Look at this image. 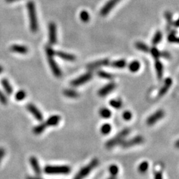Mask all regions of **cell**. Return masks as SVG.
<instances>
[{
    "label": "cell",
    "instance_id": "cell-1",
    "mask_svg": "<svg viewBox=\"0 0 179 179\" xmlns=\"http://www.w3.org/2000/svg\"><path fill=\"white\" fill-rule=\"evenodd\" d=\"M27 8L28 16H29L30 29L33 33H37L39 30V23L35 3L33 1H29L27 3Z\"/></svg>",
    "mask_w": 179,
    "mask_h": 179
},
{
    "label": "cell",
    "instance_id": "cell-2",
    "mask_svg": "<svg viewBox=\"0 0 179 179\" xmlns=\"http://www.w3.org/2000/svg\"><path fill=\"white\" fill-rule=\"evenodd\" d=\"M71 168L67 165H47L44 168V172L47 175H68Z\"/></svg>",
    "mask_w": 179,
    "mask_h": 179
},
{
    "label": "cell",
    "instance_id": "cell-3",
    "mask_svg": "<svg viewBox=\"0 0 179 179\" xmlns=\"http://www.w3.org/2000/svg\"><path fill=\"white\" fill-rule=\"evenodd\" d=\"M130 133V129L128 128H126L122 130L121 132L118 134H117L114 138L108 140L106 143V147L107 149H111L114 147L115 146L120 145L122 141L124 140V139L128 136Z\"/></svg>",
    "mask_w": 179,
    "mask_h": 179
},
{
    "label": "cell",
    "instance_id": "cell-4",
    "mask_svg": "<svg viewBox=\"0 0 179 179\" xmlns=\"http://www.w3.org/2000/svg\"><path fill=\"white\" fill-rule=\"evenodd\" d=\"M98 163L99 161L97 159H93L86 166L82 168L73 179H84L90 173L93 169L95 168L98 165Z\"/></svg>",
    "mask_w": 179,
    "mask_h": 179
},
{
    "label": "cell",
    "instance_id": "cell-5",
    "mask_svg": "<svg viewBox=\"0 0 179 179\" xmlns=\"http://www.w3.org/2000/svg\"><path fill=\"white\" fill-rule=\"evenodd\" d=\"M92 72H87L86 74H84L82 76H81L80 77L74 79V81H72L70 83V84L72 86H81L82 84H86L87 82H88L89 81H90V80L92 78Z\"/></svg>",
    "mask_w": 179,
    "mask_h": 179
},
{
    "label": "cell",
    "instance_id": "cell-6",
    "mask_svg": "<svg viewBox=\"0 0 179 179\" xmlns=\"http://www.w3.org/2000/svg\"><path fill=\"white\" fill-rule=\"evenodd\" d=\"M143 141H144V139L143 137L141 135H138L129 140H127V141L124 140L120 145H121V146L124 148H129V147H133V146L135 145L142 143L143 142Z\"/></svg>",
    "mask_w": 179,
    "mask_h": 179
},
{
    "label": "cell",
    "instance_id": "cell-7",
    "mask_svg": "<svg viewBox=\"0 0 179 179\" xmlns=\"http://www.w3.org/2000/svg\"><path fill=\"white\" fill-rule=\"evenodd\" d=\"M47 59H48L49 64L53 74L56 78H60L61 76H62V72H61V70L59 67L57 63L55 62L54 56H47Z\"/></svg>",
    "mask_w": 179,
    "mask_h": 179
},
{
    "label": "cell",
    "instance_id": "cell-8",
    "mask_svg": "<svg viewBox=\"0 0 179 179\" xmlns=\"http://www.w3.org/2000/svg\"><path fill=\"white\" fill-rule=\"evenodd\" d=\"M49 43L53 45L56 43L57 41V36H56V27L55 23L51 22L49 25Z\"/></svg>",
    "mask_w": 179,
    "mask_h": 179
},
{
    "label": "cell",
    "instance_id": "cell-9",
    "mask_svg": "<svg viewBox=\"0 0 179 179\" xmlns=\"http://www.w3.org/2000/svg\"><path fill=\"white\" fill-rule=\"evenodd\" d=\"M164 116V112L162 110H159L155 111L154 114L151 115L147 120V124L149 125H153L156 122L162 119Z\"/></svg>",
    "mask_w": 179,
    "mask_h": 179
},
{
    "label": "cell",
    "instance_id": "cell-10",
    "mask_svg": "<svg viewBox=\"0 0 179 179\" xmlns=\"http://www.w3.org/2000/svg\"><path fill=\"white\" fill-rule=\"evenodd\" d=\"M27 110L29 111L31 114L34 116L35 118L39 121H41L43 120V116L40 110L33 103H28L27 105Z\"/></svg>",
    "mask_w": 179,
    "mask_h": 179
},
{
    "label": "cell",
    "instance_id": "cell-11",
    "mask_svg": "<svg viewBox=\"0 0 179 179\" xmlns=\"http://www.w3.org/2000/svg\"><path fill=\"white\" fill-rule=\"evenodd\" d=\"M120 1H121V0H110V1H108L105 6L102 8L100 11V15L102 16L107 15Z\"/></svg>",
    "mask_w": 179,
    "mask_h": 179
},
{
    "label": "cell",
    "instance_id": "cell-12",
    "mask_svg": "<svg viewBox=\"0 0 179 179\" xmlns=\"http://www.w3.org/2000/svg\"><path fill=\"white\" fill-rule=\"evenodd\" d=\"M109 64H110V60L107 59H104L99 60L96 61V62L88 64L87 65V68L88 70H95L100 67H106V66H107Z\"/></svg>",
    "mask_w": 179,
    "mask_h": 179
},
{
    "label": "cell",
    "instance_id": "cell-13",
    "mask_svg": "<svg viewBox=\"0 0 179 179\" xmlns=\"http://www.w3.org/2000/svg\"><path fill=\"white\" fill-rule=\"evenodd\" d=\"M116 84L114 82L107 84V85L102 87L100 90L98 91V96H100V97H104L107 96V94H109L111 92L114 90L116 88Z\"/></svg>",
    "mask_w": 179,
    "mask_h": 179
},
{
    "label": "cell",
    "instance_id": "cell-14",
    "mask_svg": "<svg viewBox=\"0 0 179 179\" xmlns=\"http://www.w3.org/2000/svg\"><path fill=\"white\" fill-rule=\"evenodd\" d=\"M9 49H10V51L12 52V53H15L21 55H26L29 52V49H28L26 46L20 45H12Z\"/></svg>",
    "mask_w": 179,
    "mask_h": 179
},
{
    "label": "cell",
    "instance_id": "cell-15",
    "mask_svg": "<svg viewBox=\"0 0 179 179\" xmlns=\"http://www.w3.org/2000/svg\"><path fill=\"white\" fill-rule=\"evenodd\" d=\"M172 81L171 78H167L164 81V85L162 86V88L159 90V92L158 93V96L159 97H161L163 96L164 94H165L168 90L170 88V87L172 85Z\"/></svg>",
    "mask_w": 179,
    "mask_h": 179
},
{
    "label": "cell",
    "instance_id": "cell-16",
    "mask_svg": "<svg viewBox=\"0 0 179 179\" xmlns=\"http://www.w3.org/2000/svg\"><path fill=\"white\" fill-rule=\"evenodd\" d=\"M29 162L33 168V170L34 171L35 173L37 175H38V176L40 175L41 173V169L39 163L37 159L35 157L33 156L29 159Z\"/></svg>",
    "mask_w": 179,
    "mask_h": 179
},
{
    "label": "cell",
    "instance_id": "cell-17",
    "mask_svg": "<svg viewBox=\"0 0 179 179\" xmlns=\"http://www.w3.org/2000/svg\"><path fill=\"white\" fill-rule=\"evenodd\" d=\"M55 55L59 56V57L60 59H62L67 61H70V62H72V61H74L75 60H76V56H75L74 55L64 53V52H62V51L55 52Z\"/></svg>",
    "mask_w": 179,
    "mask_h": 179
},
{
    "label": "cell",
    "instance_id": "cell-18",
    "mask_svg": "<svg viewBox=\"0 0 179 179\" xmlns=\"http://www.w3.org/2000/svg\"><path fill=\"white\" fill-rule=\"evenodd\" d=\"M60 117L58 115H54V116L49 117L48 120L45 122V124H46L47 128H48V127H50V126L57 125L60 122Z\"/></svg>",
    "mask_w": 179,
    "mask_h": 179
},
{
    "label": "cell",
    "instance_id": "cell-19",
    "mask_svg": "<svg viewBox=\"0 0 179 179\" xmlns=\"http://www.w3.org/2000/svg\"><path fill=\"white\" fill-rule=\"evenodd\" d=\"M1 84L3 88H4L5 91L6 92V93L8 94V95H11L13 93V88L8 80L6 78L2 79Z\"/></svg>",
    "mask_w": 179,
    "mask_h": 179
},
{
    "label": "cell",
    "instance_id": "cell-20",
    "mask_svg": "<svg viewBox=\"0 0 179 179\" xmlns=\"http://www.w3.org/2000/svg\"><path fill=\"white\" fill-rule=\"evenodd\" d=\"M155 67L158 78L161 79L163 75V64L159 60V59H156V60H155Z\"/></svg>",
    "mask_w": 179,
    "mask_h": 179
},
{
    "label": "cell",
    "instance_id": "cell-21",
    "mask_svg": "<svg viewBox=\"0 0 179 179\" xmlns=\"http://www.w3.org/2000/svg\"><path fill=\"white\" fill-rule=\"evenodd\" d=\"M110 65L111 67L115 68H124L126 67L127 63L125 60L121 59L114 61V62H112L110 64Z\"/></svg>",
    "mask_w": 179,
    "mask_h": 179
},
{
    "label": "cell",
    "instance_id": "cell-22",
    "mask_svg": "<svg viewBox=\"0 0 179 179\" xmlns=\"http://www.w3.org/2000/svg\"><path fill=\"white\" fill-rule=\"evenodd\" d=\"M135 47L136 49H138V50L144 52V53H149V47L146 45L145 43H143V42H137L135 43Z\"/></svg>",
    "mask_w": 179,
    "mask_h": 179
},
{
    "label": "cell",
    "instance_id": "cell-23",
    "mask_svg": "<svg viewBox=\"0 0 179 179\" xmlns=\"http://www.w3.org/2000/svg\"><path fill=\"white\" fill-rule=\"evenodd\" d=\"M63 94L65 96H67L68 98H76L79 96L78 93L76 91H75V90H72V89L65 90Z\"/></svg>",
    "mask_w": 179,
    "mask_h": 179
},
{
    "label": "cell",
    "instance_id": "cell-24",
    "mask_svg": "<svg viewBox=\"0 0 179 179\" xmlns=\"http://www.w3.org/2000/svg\"><path fill=\"white\" fill-rule=\"evenodd\" d=\"M47 128L46 124L45 123H43V124H41L38 125H37L35 126V128H33V133L35 134V135H39L42 133H43L44 132V131L45 130V129Z\"/></svg>",
    "mask_w": 179,
    "mask_h": 179
},
{
    "label": "cell",
    "instance_id": "cell-25",
    "mask_svg": "<svg viewBox=\"0 0 179 179\" xmlns=\"http://www.w3.org/2000/svg\"><path fill=\"white\" fill-rule=\"evenodd\" d=\"M140 63L138 62V61H137V60H134L133 61V62H131L129 66H128V67H129V69L131 72H138V70H139L140 68Z\"/></svg>",
    "mask_w": 179,
    "mask_h": 179
},
{
    "label": "cell",
    "instance_id": "cell-26",
    "mask_svg": "<svg viewBox=\"0 0 179 179\" xmlns=\"http://www.w3.org/2000/svg\"><path fill=\"white\" fill-rule=\"evenodd\" d=\"M99 114H100V116L103 117V118L107 119V118H110V117H111V111L106 107H103L100 110V111H99Z\"/></svg>",
    "mask_w": 179,
    "mask_h": 179
},
{
    "label": "cell",
    "instance_id": "cell-27",
    "mask_svg": "<svg viewBox=\"0 0 179 179\" xmlns=\"http://www.w3.org/2000/svg\"><path fill=\"white\" fill-rule=\"evenodd\" d=\"M162 37H163V35H162V33L158 31L156 32V33L155 34L153 38L152 39V44L153 45H158L160 42L162 40Z\"/></svg>",
    "mask_w": 179,
    "mask_h": 179
},
{
    "label": "cell",
    "instance_id": "cell-28",
    "mask_svg": "<svg viewBox=\"0 0 179 179\" xmlns=\"http://www.w3.org/2000/svg\"><path fill=\"white\" fill-rule=\"evenodd\" d=\"M177 31H172L170 33L168 34L167 37L168 41L170 42V43H177L178 42V39L176 35Z\"/></svg>",
    "mask_w": 179,
    "mask_h": 179
},
{
    "label": "cell",
    "instance_id": "cell-29",
    "mask_svg": "<svg viewBox=\"0 0 179 179\" xmlns=\"http://www.w3.org/2000/svg\"><path fill=\"white\" fill-rule=\"evenodd\" d=\"M98 75L99 77H100L103 79H106V80H111L114 78V75L110 73H108L107 72L103 71V70L98 72Z\"/></svg>",
    "mask_w": 179,
    "mask_h": 179
},
{
    "label": "cell",
    "instance_id": "cell-30",
    "mask_svg": "<svg viewBox=\"0 0 179 179\" xmlns=\"http://www.w3.org/2000/svg\"><path fill=\"white\" fill-rule=\"evenodd\" d=\"M111 126L109 124H105L101 127V132L103 135H107L111 132Z\"/></svg>",
    "mask_w": 179,
    "mask_h": 179
},
{
    "label": "cell",
    "instance_id": "cell-31",
    "mask_svg": "<svg viewBox=\"0 0 179 179\" xmlns=\"http://www.w3.org/2000/svg\"><path fill=\"white\" fill-rule=\"evenodd\" d=\"M27 96L26 94V92L23 90H19L16 94H15V98L17 101H21L23 100H24Z\"/></svg>",
    "mask_w": 179,
    "mask_h": 179
},
{
    "label": "cell",
    "instance_id": "cell-32",
    "mask_svg": "<svg viewBox=\"0 0 179 179\" xmlns=\"http://www.w3.org/2000/svg\"><path fill=\"white\" fill-rule=\"evenodd\" d=\"M165 18L167 22V29H170L172 25V15L171 12L167 11L165 13Z\"/></svg>",
    "mask_w": 179,
    "mask_h": 179
},
{
    "label": "cell",
    "instance_id": "cell-33",
    "mask_svg": "<svg viewBox=\"0 0 179 179\" xmlns=\"http://www.w3.org/2000/svg\"><path fill=\"white\" fill-rule=\"evenodd\" d=\"M149 52L155 59H159V57H161V52H160L156 47L150 48Z\"/></svg>",
    "mask_w": 179,
    "mask_h": 179
},
{
    "label": "cell",
    "instance_id": "cell-34",
    "mask_svg": "<svg viewBox=\"0 0 179 179\" xmlns=\"http://www.w3.org/2000/svg\"><path fill=\"white\" fill-rule=\"evenodd\" d=\"M149 168V163L147 161H143L141 163L138 168V170L141 173H145L148 170Z\"/></svg>",
    "mask_w": 179,
    "mask_h": 179
},
{
    "label": "cell",
    "instance_id": "cell-35",
    "mask_svg": "<svg viewBox=\"0 0 179 179\" xmlns=\"http://www.w3.org/2000/svg\"><path fill=\"white\" fill-rule=\"evenodd\" d=\"M80 17L81 21L84 23H87L90 20V15L86 11H82L80 14Z\"/></svg>",
    "mask_w": 179,
    "mask_h": 179
},
{
    "label": "cell",
    "instance_id": "cell-36",
    "mask_svg": "<svg viewBox=\"0 0 179 179\" xmlns=\"http://www.w3.org/2000/svg\"><path fill=\"white\" fill-rule=\"evenodd\" d=\"M110 105L116 109H119L122 106V102L120 100H111L110 102Z\"/></svg>",
    "mask_w": 179,
    "mask_h": 179
},
{
    "label": "cell",
    "instance_id": "cell-37",
    "mask_svg": "<svg viewBox=\"0 0 179 179\" xmlns=\"http://www.w3.org/2000/svg\"><path fill=\"white\" fill-rule=\"evenodd\" d=\"M109 171L111 176L116 177L117 175V173H118L119 168L116 164H111V165L109 167Z\"/></svg>",
    "mask_w": 179,
    "mask_h": 179
},
{
    "label": "cell",
    "instance_id": "cell-38",
    "mask_svg": "<svg viewBox=\"0 0 179 179\" xmlns=\"http://www.w3.org/2000/svg\"><path fill=\"white\" fill-rule=\"evenodd\" d=\"M45 50H46V53L47 56H54L55 55V51L53 50V49L52 48V46H46Z\"/></svg>",
    "mask_w": 179,
    "mask_h": 179
},
{
    "label": "cell",
    "instance_id": "cell-39",
    "mask_svg": "<svg viewBox=\"0 0 179 179\" xmlns=\"http://www.w3.org/2000/svg\"><path fill=\"white\" fill-rule=\"evenodd\" d=\"M0 102L3 105H6L7 103V99L1 90H0Z\"/></svg>",
    "mask_w": 179,
    "mask_h": 179
},
{
    "label": "cell",
    "instance_id": "cell-40",
    "mask_svg": "<svg viewBox=\"0 0 179 179\" xmlns=\"http://www.w3.org/2000/svg\"><path fill=\"white\" fill-rule=\"evenodd\" d=\"M131 117H132V114L129 111H124V114H123V118L126 120V121H129L131 119Z\"/></svg>",
    "mask_w": 179,
    "mask_h": 179
},
{
    "label": "cell",
    "instance_id": "cell-41",
    "mask_svg": "<svg viewBox=\"0 0 179 179\" xmlns=\"http://www.w3.org/2000/svg\"><path fill=\"white\" fill-rule=\"evenodd\" d=\"M161 56L164 59H168L171 58V55L167 51H163V52H161Z\"/></svg>",
    "mask_w": 179,
    "mask_h": 179
},
{
    "label": "cell",
    "instance_id": "cell-42",
    "mask_svg": "<svg viewBox=\"0 0 179 179\" xmlns=\"http://www.w3.org/2000/svg\"><path fill=\"white\" fill-rule=\"evenodd\" d=\"M5 155H6V150L2 147H0V163H1L2 160L4 157Z\"/></svg>",
    "mask_w": 179,
    "mask_h": 179
},
{
    "label": "cell",
    "instance_id": "cell-43",
    "mask_svg": "<svg viewBox=\"0 0 179 179\" xmlns=\"http://www.w3.org/2000/svg\"><path fill=\"white\" fill-rule=\"evenodd\" d=\"M154 179H163V175L161 172H157L155 175Z\"/></svg>",
    "mask_w": 179,
    "mask_h": 179
},
{
    "label": "cell",
    "instance_id": "cell-44",
    "mask_svg": "<svg viewBox=\"0 0 179 179\" xmlns=\"http://www.w3.org/2000/svg\"><path fill=\"white\" fill-rule=\"evenodd\" d=\"M26 179H42L39 177H31V176H29L26 178Z\"/></svg>",
    "mask_w": 179,
    "mask_h": 179
},
{
    "label": "cell",
    "instance_id": "cell-45",
    "mask_svg": "<svg viewBox=\"0 0 179 179\" xmlns=\"http://www.w3.org/2000/svg\"><path fill=\"white\" fill-rule=\"evenodd\" d=\"M7 3H13V2H17V1H20V0H5Z\"/></svg>",
    "mask_w": 179,
    "mask_h": 179
},
{
    "label": "cell",
    "instance_id": "cell-46",
    "mask_svg": "<svg viewBox=\"0 0 179 179\" xmlns=\"http://www.w3.org/2000/svg\"><path fill=\"white\" fill-rule=\"evenodd\" d=\"M172 25H175L176 27H178V20H176L175 22H174L172 23Z\"/></svg>",
    "mask_w": 179,
    "mask_h": 179
},
{
    "label": "cell",
    "instance_id": "cell-47",
    "mask_svg": "<svg viewBox=\"0 0 179 179\" xmlns=\"http://www.w3.org/2000/svg\"><path fill=\"white\" fill-rule=\"evenodd\" d=\"M3 67H2L1 65H0V74H1V73L3 72Z\"/></svg>",
    "mask_w": 179,
    "mask_h": 179
}]
</instances>
